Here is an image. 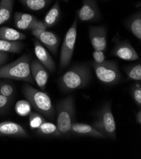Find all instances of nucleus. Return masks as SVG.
I'll use <instances>...</instances> for the list:
<instances>
[{
    "label": "nucleus",
    "instance_id": "obj_1",
    "mask_svg": "<svg viewBox=\"0 0 141 159\" xmlns=\"http://www.w3.org/2000/svg\"><path fill=\"white\" fill-rule=\"evenodd\" d=\"M90 81V66L87 63H77L59 78L58 84L62 91L68 93L86 87Z\"/></svg>",
    "mask_w": 141,
    "mask_h": 159
},
{
    "label": "nucleus",
    "instance_id": "obj_2",
    "mask_svg": "<svg viewBox=\"0 0 141 159\" xmlns=\"http://www.w3.org/2000/svg\"><path fill=\"white\" fill-rule=\"evenodd\" d=\"M31 58L30 55L25 54L14 61L3 66L0 67V79L23 81L34 84L30 68Z\"/></svg>",
    "mask_w": 141,
    "mask_h": 159
},
{
    "label": "nucleus",
    "instance_id": "obj_3",
    "mask_svg": "<svg viewBox=\"0 0 141 159\" xmlns=\"http://www.w3.org/2000/svg\"><path fill=\"white\" fill-rule=\"evenodd\" d=\"M22 93L26 100L38 113L49 119H53L55 109L48 94L28 84L23 86Z\"/></svg>",
    "mask_w": 141,
    "mask_h": 159
},
{
    "label": "nucleus",
    "instance_id": "obj_4",
    "mask_svg": "<svg viewBox=\"0 0 141 159\" xmlns=\"http://www.w3.org/2000/svg\"><path fill=\"white\" fill-rule=\"evenodd\" d=\"M75 100L72 96L61 100L56 105V125L61 134H71L70 129L75 119Z\"/></svg>",
    "mask_w": 141,
    "mask_h": 159
},
{
    "label": "nucleus",
    "instance_id": "obj_5",
    "mask_svg": "<svg viewBox=\"0 0 141 159\" xmlns=\"http://www.w3.org/2000/svg\"><path fill=\"white\" fill-rule=\"evenodd\" d=\"M92 125L105 138L115 139L116 138L117 126L110 103H106L98 111L96 120L93 122Z\"/></svg>",
    "mask_w": 141,
    "mask_h": 159
},
{
    "label": "nucleus",
    "instance_id": "obj_6",
    "mask_svg": "<svg viewBox=\"0 0 141 159\" xmlns=\"http://www.w3.org/2000/svg\"><path fill=\"white\" fill-rule=\"evenodd\" d=\"M90 66L101 83L106 85L112 86L120 82L121 74L116 61L105 60L101 64L92 61Z\"/></svg>",
    "mask_w": 141,
    "mask_h": 159
},
{
    "label": "nucleus",
    "instance_id": "obj_7",
    "mask_svg": "<svg viewBox=\"0 0 141 159\" xmlns=\"http://www.w3.org/2000/svg\"><path fill=\"white\" fill-rule=\"evenodd\" d=\"M77 22L76 17L68 30L63 42L59 58V68L61 69L67 67L72 60L77 39Z\"/></svg>",
    "mask_w": 141,
    "mask_h": 159
},
{
    "label": "nucleus",
    "instance_id": "obj_8",
    "mask_svg": "<svg viewBox=\"0 0 141 159\" xmlns=\"http://www.w3.org/2000/svg\"><path fill=\"white\" fill-rule=\"evenodd\" d=\"M77 19L83 22H95L101 18L97 0H82L81 7L76 11Z\"/></svg>",
    "mask_w": 141,
    "mask_h": 159
},
{
    "label": "nucleus",
    "instance_id": "obj_9",
    "mask_svg": "<svg viewBox=\"0 0 141 159\" xmlns=\"http://www.w3.org/2000/svg\"><path fill=\"white\" fill-rule=\"evenodd\" d=\"M89 38L95 50L105 52L108 46V29L105 25H91Z\"/></svg>",
    "mask_w": 141,
    "mask_h": 159
},
{
    "label": "nucleus",
    "instance_id": "obj_10",
    "mask_svg": "<svg viewBox=\"0 0 141 159\" xmlns=\"http://www.w3.org/2000/svg\"><path fill=\"white\" fill-rule=\"evenodd\" d=\"M32 33L54 55L57 53L59 39L56 34L47 30H32Z\"/></svg>",
    "mask_w": 141,
    "mask_h": 159
},
{
    "label": "nucleus",
    "instance_id": "obj_11",
    "mask_svg": "<svg viewBox=\"0 0 141 159\" xmlns=\"http://www.w3.org/2000/svg\"><path fill=\"white\" fill-rule=\"evenodd\" d=\"M112 55L127 61H134L139 58L137 52L128 41H120L117 43Z\"/></svg>",
    "mask_w": 141,
    "mask_h": 159
},
{
    "label": "nucleus",
    "instance_id": "obj_12",
    "mask_svg": "<svg viewBox=\"0 0 141 159\" xmlns=\"http://www.w3.org/2000/svg\"><path fill=\"white\" fill-rule=\"evenodd\" d=\"M30 68L34 82L41 91H44L49 77L48 70L37 60L30 61Z\"/></svg>",
    "mask_w": 141,
    "mask_h": 159
},
{
    "label": "nucleus",
    "instance_id": "obj_13",
    "mask_svg": "<svg viewBox=\"0 0 141 159\" xmlns=\"http://www.w3.org/2000/svg\"><path fill=\"white\" fill-rule=\"evenodd\" d=\"M34 53L37 60L47 70L51 72H54L56 69L55 62L50 53L38 40H34Z\"/></svg>",
    "mask_w": 141,
    "mask_h": 159
},
{
    "label": "nucleus",
    "instance_id": "obj_14",
    "mask_svg": "<svg viewBox=\"0 0 141 159\" xmlns=\"http://www.w3.org/2000/svg\"><path fill=\"white\" fill-rule=\"evenodd\" d=\"M0 136L25 138L28 136V133L19 124L7 121L0 123Z\"/></svg>",
    "mask_w": 141,
    "mask_h": 159
},
{
    "label": "nucleus",
    "instance_id": "obj_15",
    "mask_svg": "<svg viewBox=\"0 0 141 159\" xmlns=\"http://www.w3.org/2000/svg\"><path fill=\"white\" fill-rule=\"evenodd\" d=\"M71 134L90 136L96 138H105L104 136L91 125L84 123L73 122L70 129Z\"/></svg>",
    "mask_w": 141,
    "mask_h": 159
},
{
    "label": "nucleus",
    "instance_id": "obj_16",
    "mask_svg": "<svg viewBox=\"0 0 141 159\" xmlns=\"http://www.w3.org/2000/svg\"><path fill=\"white\" fill-rule=\"evenodd\" d=\"M37 20L35 16L30 14L18 11L14 14V25L21 30H30Z\"/></svg>",
    "mask_w": 141,
    "mask_h": 159
},
{
    "label": "nucleus",
    "instance_id": "obj_17",
    "mask_svg": "<svg viewBox=\"0 0 141 159\" xmlns=\"http://www.w3.org/2000/svg\"><path fill=\"white\" fill-rule=\"evenodd\" d=\"M126 27L131 32V33L141 41V11L139 10L130 15L125 22Z\"/></svg>",
    "mask_w": 141,
    "mask_h": 159
},
{
    "label": "nucleus",
    "instance_id": "obj_18",
    "mask_svg": "<svg viewBox=\"0 0 141 159\" xmlns=\"http://www.w3.org/2000/svg\"><path fill=\"white\" fill-rule=\"evenodd\" d=\"M61 16V8L58 1L55 2L51 8L45 16L43 22L46 28H50L55 25Z\"/></svg>",
    "mask_w": 141,
    "mask_h": 159
},
{
    "label": "nucleus",
    "instance_id": "obj_19",
    "mask_svg": "<svg viewBox=\"0 0 141 159\" xmlns=\"http://www.w3.org/2000/svg\"><path fill=\"white\" fill-rule=\"evenodd\" d=\"M26 35L14 29L3 26L0 27V39L16 41L25 39Z\"/></svg>",
    "mask_w": 141,
    "mask_h": 159
},
{
    "label": "nucleus",
    "instance_id": "obj_20",
    "mask_svg": "<svg viewBox=\"0 0 141 159\" xmlns=\"http://www.w3.org/2000/svg\"><path fill=\"white\" fill-rule=\"evenodd\" d=\"M13 6L14 0L0 1V26L11 19Z\"/></svg>",
    "mask_w": 141,
    "mask_h": 159
},
{
    "label": "nucleus",
    "instance_id": "obj_21",
    "mask_svg": "<svg viewBox=\"0 0 141 159\" xmlns=\"http://www.w3.org/2000/svg\"><path fill=\"white\" fill-rule=\"evenodd\" d=\"M24 48V44L21 41H11L0 39V52L5 53H19Z\"/></svg>",
    "mask_w": 141,
    "mask_h": 159
},
{
    "label": "nucleus",
    "instance_id": "obj_22",
    "mask_svg": "<svg viewBox=\"0 0 141 159\" xmlns=\"http://www.w3.org/2000/svg\"><path fill=\"white\" fill-rule=\"evenodd\" d=\"M37 130V134L47 136H62L58 127L53 123L46 122H43Z\"/></svg>",
    "mask_w": 141,
    "mask_h": 159
},
{
    "label": "nucleus",
    "instance_id": "obj_23",
    "mask_svg": "<svg viewBox=\"0 0 141 159\" xmlns=\"http://www.w3.org/2000/svg\"><path fill=\"white\" fill-rule=\"evenodd\" d=\"M26 8L33 11H39L48 6L52 0H19Z\"/></svg>",
    "mask_w": 141,
    "mask_h": 159
},
{
    "label": "nucleus",
    "instance_id": "obj_24",
    "mask_svg": "<svg viewBox=\"0 0 141 159\" xmlns=\"http://www.w3.org/2000/svg\"><path fill=\"white\" fill-rule=\"evenodd\" d=\"M125 72L129 80L140 82L141 81V64L140 62L126 67Z\"/></svg>",
    "mask_w": 141,
    "mask_h": 159
},
{
    "label": "nucleus",
    "instance_id": "obj_25",
    "mask_svg": "<svg viewBox=\"0 0 141 159\" xmlns=\"http://www.w3.org/2000/svg\"><path fill=\"white\" fill-rule=\"evenodd\" d=\"M16 92L15 86L8 81H0V94L13 99Z\"/></svg>",
    "mask_w": 141,
    "mask_h": 159
},
{
    "label": "nucleus",
    "instance_id": "obj_26",
    "mask_svg": "<svg viewBox=\"0 0 141 159\" xmlns=\"http://www.w3.org/2000/svg\"><path fill=\"white\" fill-rule=\"evenodd\" d=\"M31 105L27 100H20L15 105V110L20 116L25 117L31 112Z\"/></svg>",
    "mask_w": 141,
    "mask_h": 159
},
{
    "label": "nucleus",
    "instance_id": "obj_27",
    "mask_svg": "<svg viewBox=\"0 0 141 159\" xmlns=\"http://www.w3.org/2000/svg\"><path fill=\"white\" fill-rule=\"evenodd\" d=\"M46 121L44 117L39 113L30 112L29 114V125L31 129H38L40 125Z\"/></svg>",
    "mask_w": 141,
    "mask_h": 159
},
{
    "label": "nucleus",
    "instance_id": "obj_28",
    "mask_svg": "<svg viewBox=\"0 0 141 159\" xmlns=\"http://www.w3.org/2000/svg\"><path fill=\"white\" fill-rule=\"evenodd\" d=\"M132 97L138 106L139 108L141 107V85L140 83L135 84L131 89Z\"/></svg>",
    "mask_w": 141,
    "mask_h": 159
},
{
    "label": "nucleus",
    "instance_id": "obj_29",
    "mask_svg": "<svg viewBox=\"0 0 141 159\" xmlns=\"http://www.w3.org/2000/svg\"><path fill=\"white\" fill-rule=\"evenodd\" d=\"M11 101L12 99L0 94V111L1 112L6 111L9 108Z\"/></svg>",
    "mask_w": 141,
    "mask_h": 159
},
{
    "label": "nucleus",
    "instance_id": "obj_30",
    "mask_svg": "<svg viewBox=\"0 0 141 159\" xmlns=\"http://www.w3.org/2000/svg\"><path fill=\"white\" fill-rule=\"evenodd\" d=\"M92 55L94 58L93 61L96 63H98V64H101V63H103L106 60V57L104 52L95 50L92 53Z\"/></svg>",
    "mask_w": 141,
    "mask_h": 159
},
{
    "label": "nucleus",
    "instance_id": "obj_31",
    "mask_svg": "<svg viewBox=\"0 0 141 159\" xmlns=\"http://www.w3.org/2000/svg\"><path fill=\"white\" fill-rule=\"evenodd\" d=\"M47 28L46 27L45 25L44 24L43 21H41L39 20H37L33 25L32 28H31V31L34 30H46Z\"/></svg>",
    "mask_w": 141,
    "mask_h": 159
},
{
    "label": "nucleus",
    "instance_id": "obj_32",
    "mask_svg": "<svg viewBox=\"0 0 141 159\" xmlns=\"http://www.w3.org/2000/svg\"><path fill=\"white\" fill-rule=\"evenodd\" d=\"M8 58V53L0 52V67L3 66V64L7 61Z\"/></svg>",
    "mask_w": 141,
    "mask_h": 159
},
{
    "label": "nucleus",
    "instance_id": "obj_33",
    "mask_svg": "<svg viewBox=\"0 0 141 159\" xmlns=\"http://www.w3.org/2000/svg\"><path fill=\"white\" fill-rule=\"evenodd\" d=\"M136 121L139 124H141V111L139 110L136 114Z\"/></svg>",
    "mask_w": 141,
    "mask_h": 159
},
{
    "label": "nucleus",
    "instance_id": "obj_34",
    "mask_svg": "<svg viewBox=\"0 0 141 159\" xmlns=\"http://www.w3.org/2000/svg\"><path fill=\"white\" fill-rule=\"evenodd\" d=\"M62 1L65 2H68V0H62Z\"/></svg>",
    "mask_w": 141,
    "mask_h": 159
},
{
    "label": "nucleus",
    "instance_id": "obj_35",
    "mask_svg": "<svg viewBox=\"0 0 141 159\" xmlns=\"http://www.w3.org/2000/svg\"><path fill=\"white\" fill-rule=\"evenodd\" d=\"M103 1H108V0H103Z\"/></svg>",
    "mask_w": 141,
    "mask_h": 159
},
{
    "label": "nucleus",
    "instance_id": "obj_36",
    "mask_svg": "<svg viewBox=\"0 0 141 159\" xmlns=\"http://www.w3.org/2000/svg\"><path fill=\"white\" fill-rule=\"evenodd\" d=\"M0 112H1V111H0Z\"/></svg>",
    "mask_w": 141,
    "mask_h": 159
},
{
    "label": "nucleus",
    "instance_id": "obj_37",
    "mask_svg": "<svg viewBox=\"0 0 141 159\" xmlns=\"http://www.w3.org/2000/svg\"><path fill=\"white\" fill-rule=\"evenodd\" d=\"M0 1H1V0H0Z\"/></svg>",
    "mask_w": 141,
    "mask_h": 159
}]
</instances>
